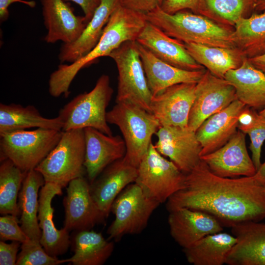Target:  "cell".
Listing matches in <instances>:
<instances>
[{
  "label": "cell",
  "mask_w": 265,
  "mask_h": 265,
  "mask_svg": "<svg viewBox=\"0 0 265 265\" xmlns=\"http://www.w3.org/2000/svg\"><path fill=\"white\" fill-rule=\"evenodd\" d=\"M166 208L169 212L186 208L206 212L223 227L259 222L265 218V186L256 174L235 178L217 176L201 160L186 174L185 188L169 198Z\"/></svg>",
  "instance_id": "cell-1"
},
{
  "label": "cell",
  "mask_w": 265,
  "mask_h": 265,
  "mask_svg": "<svg viewBox=\"0 0 265 265\" xmlns=\"http://www.w3.org/2000/svg\"><path fill=\"white\" fill-rule=\"evenodd\" d=\"M147 20L145 14L119 3L112 13L96 46L86 55L68 64H60L50 75L49 94L53 97L70 94V86L79 72L103 56H108L124 43L136 41Z\"/></svg>",
  "instance_id": "cell-2"
},
{
  "label": "cell",
  "mask_w": 265,
  "mask_h": 265,
  "mask_svg": "<svg viewBox=\"0 0 265 265\" xmlns=\"http://www.w3.org/2000/svg\"><path fill=\"white\" fill-rule=\"evenodd\" d=\"M144 14L148 22L184 43L235 47L232 38L233 30L200 14L186 10L169 14L160 7Z\"/></svg>",
  "instance_id": "cell-3"
},
{
  "label": "cell",
  "mask_w": 265,
  "mask_h": 265,
  "mask_svg": "<svg viewBox=\"0 0 265 265\" xmlns=\"http://www.w3.org/2000/svg\"><path fill=\"white\" fill-rule=\"evenodd\" d=\"M113 93L109 76L102 75L91 91L79 94L60 108L58 116L63 123L62 131L90 127L112 135L106 109Z\"/></svg>",
  "instance_id": "cell-4"
},
{
  "label": "cell",
  "mask_w": 265,
  "mask_h": 265,
  "mask_svg": "<svg viewBox=\"0 0 265 265\" xmlns=\"http://www.w3.org/2000/svg\"><path fill=\"white\" fill-rule=\"evenodd\" d=\"M106 120L121 132L126 147L124 159L138 167L148 151L153 135L161 126L159 121L151 112L126 103H116L107 112Z\"/></svg>",
  "instance_id": "cell-5"
},
{
  "label": "cell",
  "mask_w": 265,
  "mask_h": 265,
  "mask_svg": "<svg viewBox=\"0 0 265 265\" xmlns=\"http://www.w3.org/2000/svg\"><path fill=\"white\" fill-rule=\"evenodd\" d=\"M85 154L84 129L63 131L57 145L35 169L45 182L63 188L73 180L84 177Z\"/></svg>",
  "instance_id": "cell-6"
},
{
  "label": "cell",
  "mask_w": 265,
  "mask_h": 265,
  "mask_svg": "<svg viewBox=\"0 0 265 265\" xmlns=\"http://www.w3.org/2000/svg\"><path fill=\"white\" fill-rule=\"evenodd\" d=\"M62 131L36 128L0 135V159H8L25 172L35 169L59 142Z\"/></svg>",
  "instance_id": "cell-7"
},
{
  "label": "cell",
  "mask_w": 265,
  "mask_h": 265,
  "mask_svg": "<svg viewBox=\"0 0 265 265\" xmlns=\"http://www.w3.org/2000/svg\"><path fill=\"white\" fill-rule=\"evenodd\" d=\"M108 56L115 62L118 72L116 103L134 104L151 112L153 95L136 41L124 43Z\"/></svg>",
  "instance_id": "cell-8"
},
{
  "label": "cell",
  "mask_w": 265,
  "mask_h": 265,
  "mask_svg": "<svg viewBox=\"0 0 265 265\" xmlns=\"http://www.w3.org/2000/svg\"><path fill=\"white\" fill-rule=\"evenodd\" d=\"M160 204L136 183L128 185L111 205V212L114 215V219L107 230L109 238L117 241L124 235L140 233Z\"/></svg>",
  "instance_id": "cell-9"
},
{
  "label": "cell",
  "mask_w": 265,
  "mask_h": 265,
  "mask_svg": "<svg viewBox=\"0 0 265 265\" xmlns=\"http://www.w3.org/2000/svg\"><path fill=\"white\" fill-rule=\"evenodd\" d=\"M186 174L163 158L151 143L137 167L134 183L151 198L161 204L185 187Z\"/></svg>",
  "instance_id": "cell-10"
},
{
  "label": "cell",
  "mask_w": 265,
  "mask_h": 265,
  "mask_svg": "<svg viewBox=\"0 0 265 265\" xmlns=\"http://www.w3.org/2000/svg\"><path fill=\"white\" fill-rule=\"evenodd\" d=\"M236 100L235 89L229 82L206 70L196 84L188 127L195 132L208 117L223 110Z\"/></svg>",
  "instance_id": "cell-11"
},
{
  "label": "cell",
  "mask_w": 265,
  "mask_h": 265,
  "mask_svg": "<svg viewBox=\"0 0 265 265\" xmlns=\"http://www.w3.org/2000/svg\"><path fill=\"white\" fill-rule=\"evenodd\" d=\"M156 134L157 150L168 157L185 174L200 161L201 146L195 132L188 126H160Z\"/></svg>",
  "instance_id": "cell-12"
},
{
  "label": "cell",
  "mask_w": 265,
  "mask_h": 265,
  "mask_svg": "<svg viewBox=\"0 0 265 265\" xmlns=\"http://www.w3.org/2000/svg\"><path fill=\"white\" fill-rule=\"evenodd\" d=\"M63 205L64 227L68 231L91 230L106 218L93 199L90 184L84 177L69 183Z\"/></svg>",
  "instance_id": "cell-13"
},
{
  "label": "cell",
  "mask_w": 265,
  "mask_h": 265,
  "mask_svg": "<svg viewBox=\"0 0 265 265\" xmlns=\"http://www.w3.org/2000/svg\"><path fill=\"white\" fill-rule=\"evenodd\" d=\"M246 134L237 131L223 146L200 157L217 176L235 178L254 176L257 170L246 146Z\"/></svg>",
  "instance_id": "cell-14"
},
{
  "label": "cell",
  "mask_w": 265,
  "mask_h": 265,
  "mask_svg": "<svg viewBox=\"0 0 265 265\" xmlns=\"http://www.w3.org/2000/svg\"><path fill=\"white\" fill-rule=\"evenodd\" d=\"M196 83H182L171 86L153 96L151 113L161 126L187 127L193 103Z\"/></svg>",
  "instance_id": "cell-15"
},
{
  "label": "cell",
  "mask_w": 265,
  "mask_h": 265,
  "mask_svg": "<svg viewBox=\"0 0 265 265\" xmlns=\"http://www.w3.org/2000/svg\"><path fill=\"white\" fill-rule=\"evenodd\" d=\"M169 212L170 235L183 248L188 247L208 235L223 230V226L214 217L200 211L180 208Z\"/></svg>",
  "instance_id": "cell-16"
},
{
  "label": "cell",
  "mask_w": 265,
  "mask_h": 265,
  "mask_svg": "<svg viewBox=\"0 0 265 265\" xmlns=\"http://www.w3.org/2000/svg\"><path fill=\"white\" fill-rule=\"evenodd\" d=\"M84 166L92 183L109 164L124 157L125 141L119 135H108L93 128L84 129Z\"/></svg>",
  "instance_id": "cell-17"
},
{
  "label": "cell",
  "mask_w": 265,
  "mask_h": 265,
  "mask_svg": "<svg viewBox=\"0 0 265 265\" xmlns=\"http://www.w3.org/2000/svg\"><path fill=\"white\" fill-rule=\"evenodd\" d=\"M136 42L173 66L188 71L205 69L189 54L184 43L170 37L147 21Z\"/></svg>",
  "instance_id": "cell-18"
},
{
  "label": "cell",
  "mask_w": 265,
  "mask_h": 265,
  "mask_svg": "<svg viewBox=\"0 0 265 265\" xmlns=\"http://www.w3.org/2000/svg\"><path fill=\"white\" fill-rule=\"evenodd\" d=\"M137 176V167L123 158L108 165L90 184L93 199L106 217L117 196L128 185L134 183Z\"/></svg>",
  "instance_id": "cell-19"
},
{
  "label": "cell",
  "mask_w": 265,
  "mask_h": 265,
  "mask_svg": "<svg viewBox=\"0 0 265 265\" xmlns=\"http://www.w3.org/2000/svg\"><path fill=\"white\" fill-rule=\"evenodd\" d=\"M44 25L47 30L45 41L70 43L81 35L87 24L84 16H77L64 0H40Z\"/></svg>",
  "instance_id": "cell-20"
},
{
  "label": "cell",
  "mask_w": 265,
  "mask_h": 265,
  "mask_svg": "<svg viewBox=\"0 0 265 265\" xmlns=\"http://www.w3.org/2000/svg\"><path fill=\"white\" fill-rule=\"evenodd\" d=\"M246 106L238 100L206 119L195 131L202 150L200 157L225 145L237 132L238 117Z\"/></svg>",
  "instance_id": "cell-21"
},
{
  "label": "cell",
  "mask_w": 265,
  "mask_h": 265,
  "mask_svg": "<svg viewBox=\"0 0 265 265\" xmlns=\"http://www.w3.org/2000/svg\"><path fill=\"white\" fill-rule=\"evenodd\" d=\"M62 187L55 184L45 182L39 193L38 219L41 231L40 242L51 256L56 257L65 253L71 244L66 228L58 230L53 220L52 202L56 195L62 194Z\"/></svg>",
  "instance_id": "cell-22"
},
{
  "label": "cell",
  "mask_w": 265,
  "mask_h": 265,
  "mask_svg": "<svg viewBox=\"0 0 265 265\" xmlns=\"http://www.w3.org/2000/svg\"><path fill=\"white\" fill-rule=\"evenodd\" d=\"M237 239L226 262L229 265H265V223L248 221L231 228Z\"/></svg>",
  "instance_id": "cell-23"
},
{
  "label": "cell",
  "mask_w": 265,
  "mask_h": 265,
  "mask_svg": "<svg viewBox=\"0 0 265 265\" xmlns=\"http://www.w3.org/2000/svg\"><path fill=\"white\" fill-rule=\"evenodd\" d=\"M120 0H102L80 37L62 43L58 54L61 63H73L89 53L98 44L104 29Z\"/></svg>",
  "instance_id": "cell-24"
},
{
  "label": "cell",
  "mask_w": 265,
  "mask_h": 265,
  "mask_svg": "<svg viewBox=\"0 0 265 265\" xmlns=\"http://www.w3.org/2000/svg\"><path fill=\"white\" fill-rule=\"evenodd\" d=\"M137 45L153 96L175 84L197 83L206 71L205 69L188 71L178 68L159 59L137 43Z\"/></svg>",
  "instance_id": "cell-25"
},
{
  "label": "cell",
  "mask_w": 265,
  "mask_h": 265,
  "mask_svg": "<svg viewBox=\"0 0 265 265\" xmlns=\"http://www.w3.org/2000/svg\"><path fill=\"white\" fill-rule=\"evenodd\" d=\"M224 79L235 88L238 100L246 106L259 111L265 108V73L247 58L240 67L228 71Z\"/></svg>",
  "instance_id": "cell-26"
},
{
  "label": "cell",
  "mask_w": 265,
  "mask_h": 265,
  "mask_svg": "<svg viewBox=\"0 0 265 265\" xmlns=\"http://www.w3.org/2000/svg\"><path fill=\"white\" fill-rule=\"evenodd\" d=\"M45 183L39 171L31 170L26 173L18 196L21 227L28 238L36 242H40L41 237L38 219V191Z\"/></svg>",
  "instance_id": "cell-27"
},
{
  "label": "cell",
  "mask_w": 265,
  "mask_h": 265,
  "mask_svg": "<svg viewBox=\"0 0 265 265\" xmlns=\"http://www.w3.org/2000/svg\"><path fill=\"white\" fill-rule=\"evenodd\" d=\"M63 123L57 116L46 118L32 105L0 104V135L31 128L62 131Z\"/></svg>",
  "instance_id": "cell-28"
},
{
  "label": "cell",
  "mask_w": 265,
  "mask_h": 265,
  "mask_svg": "<svg viewBox=\"0 0 265 265\" xmlns=\"http://www.w3.org/2000/svg\"><path fill=\"white\" fill-rule=\"evenodd\" d=\"M189 54L212 74L224 79L231 70L240 66L245 57L237 48L209 46L196 43H184Z\"/></svg>",
  "instance_id": "cell-29"
},
{
  "label": "cell",
  "mask_w": 265,
  "mask_h": 265,
  "mask_svg": "<svg viewBox=\"0 0 265 265\" xmlns=\"http://www.w3.org/2000/svg\"><path fill=\"white\" fill-rule=\"evenodd\" d=\"M237 241L234 235L220 232L204 237L183 251L194 265H222Z\"/></svg>",
  "instance_id": "cell-30"
},
{
  "label": "cell",
  "mask_w": 265,
  "mask_h": 265,
  "mask_svg": "<svg viewBox=\"0 0 265 265\" xmlns=\"http://www.w3.org/2000/svg\"><path fill=\"white\" fill-rule=\"evenodd\" d=\"M72 239L74 254L66 259L73 265H102L112 254L114 244L106 240L101 233L93 230L76 231Z\"/></svg>",
  "instance_id": "cell-31"
},
{
  "label": "cell",
  "mask_w": 265,
  "mask_h": 265,
  "mask_svg": "<svg viewBox=\"0 0 265 265\" xmlns=\"http://www.w3.org/2000/svg\"><path fill=\"white\" fill-rule=\"evenodd\" d=\"M232 38L235 47L246 58L265 53V11L238 20Z\"/></svg>",
  "instance_id": "cell-32"
},
{
  "label": "cell",
  "mask_w": 265,
  "mask_h": 265,
  "mask_svg": "<svg viewBox=\"0 0 265 265\" xmlns=\"http://www.w3.org/2000/svg\"><path fill=\"white\" fill-rule=\"evenodd\" d=\"M256 0H200L198 14L227 26L255 11Z\"/></svg>",
  "instance_id": "cell-33"
},
{
  "label": "cell",
  "mask_w": 265,
  "mask_h": 265,
  "mask_svg": "<svg viewBox=\"0 0 265 265\" xmlns=\"http://www.w3.org/2000/svg\"><path fill=\"white\" fill-rule=\"evenodd\" d=\"M8 159L0 160V213L19 216L17 198L26 173Z\"/></svg>",
  "instance_id": "cell-34"
},
{
  "label": "cell",
  "mask_w": 265,
  "mask_h": 265,
  "mask_svg": "<svg viewBox=\"0 0 265 265\" xmlns=\"http://www.w3.org/2000/svg\"><path fill=\"white\" fill-rule=\"evenodd\" d=\"M238 128L249 136L251 158L257 171L262 164L261 150L265 140V117L257 110L246 106L239 116Z\"/></svg>",
  "instance_id": "cell-35"
},
{
  "label": "cell",
  "mask_w": 265,
  "mask_h": 265,
  "mask_svg": "<svg viewBox=\"0 0 265 265\" xmlns=\"http://www.w3.org/2000/svg\"><path fill=\"white\" fill-rule=\"evenodd\" d=\"M21 244L16 262L17 265H58L67 263L66 259L59 260L50 255L40 242L28 238Z\"/></svg>",
  "instance_id": "cell-36"
},
{
  "label": "cell",
  "mask_w": 265,
  "mask_h": 265,
  "mask_svg": "<svg viewBox=\"0 0 265 265\" xmlns=\"http://www.w3.org/2000/svg\"><path fill=\"white\" fill-rule=\"evenodd\" d=\"M0 240L17 241L21 243L29 238L19 225L17 216L5 214L0 217Z\"/></svg>",
  "instance_id": "cell-37"
},
{
  "label": "cell",
  "mask_w": 265,
  "mask_h": 265,
  "mask_svg": "<svg viewBox=\"0 0 265 265\" xmlns=\"http://www.w3.org/2000/svg\"><path fill=\"white\" fill-rule=\"evenodd\" d=\"M200 1V0H165L160 8L169 14H174L186 9L198 14Z\"/></svg>",
  "instance_id": "cell-38"
},
{
  "label": "cell",
  "mask_w": 265,
  "mask_h": 265,
  "mask_svg": "<svg viewBox=\"0 0 265 265\" xmlns=\"http://www.w3.org/2000/svg\"><path fill=\"white\" fill-rule=\"evenodd\" d=\"M20 242L12 241L7 243L4 241H0V265H15L18 257V252L20 246Z\"/></svg>",
  "instance_id": "cell-39"
},
{
  "label": "cell",
  "mask_w": 265,
  "mask_h": 265,
  "mask_svg": "<svg viewBox=\"0 0 265 265\" xmlns=\"http://www.w3.org/2000/svg\"><path fill=\"white\" fill-rule=\"evenodd\" d=\"M165 0H120L122 6L144 14L161 7Z\"/></svg>",
  "instance_id": "cell-40"
},
{
  "label": "cell",
  "mask_w": 265,
  "mask_h": 265,
  "mask_svg": "<svg viewBox=\"0 0 265 265\" xmlns=\"http://www.w3.org/2000/svg\"><path fill=\"white\" fill-rule=\"evenodd\" d=\"M65 1H72L78 4L82 10L86 22L92 18L95 11L100 5L102 0H64Z\"/></svg>",
  "instance_id": "cell-41"
},
{
  "label": "cell",
  "mask_w": 265,
  "mask_h": 265,
  "mask_svg": "<svg viewBox=\"0 0 265 265\" xmlns=\"http://www.w3.org/2000/svg\"><path fill=\"white\" fill-rule=\"evenodd\" d=\"M15 2L23 3L31 8H33L36 5V2L34 0H0V21L1 22L7 20L9 16L8 7L12 3Z\"/></svg>",
  "instance_id": "cell-42"
},
{
  "label": "cell",
  "mask_w": 265,
  "mask_h": 265,
  "mask_svg": "<svg viewBox=\"0 0 265 265\" xmlns=\"http://www.w3.org/2000/svg\"><path fill=\"white\" fill-rule=\"evenodd\" d=\"M247 59L255 68L265 73V53L255 57L247 58Z\"/></svg>",
  "instance_id": "cell-43"
},
{
  "label": "cell",
  "mask_w": 265,
  "mask_h": 265,
  "mask_svg": "<svg viewBox=\"0 0 265 265\" xmlns=\"http://www.w3.org/2000/svg\"><path fill=\"white\" fill-rule=\"evenodd\" d=\"M256 175L260 181L265 185V162L261 164L260 167L257 170Z\"/></svg>",
  "instance_id": "cell-44"
},
{
  "label": "cell",
  "mask_w": 265,
  "mask_h": 265,
  "mask_svg": "<svg viewBox=\"0 0 265 265\" xmlns=\"http://www.w3.org/2000/svg\"><path fill=\"white\" fill-rule=\"evenodd\" d=\"M265 11V0H256L255 11Z\"/></svg>",
  "instance_id": "cell-45"
},
{
  "label": "cell",
  "mask_w": 265,
  "mask_h": 265,
  "mask_svg": "<svg viewBox=\"0 0 265 265\" xmlns=\"http://www.w3.org/2000/svg\"><path fill=\"white\" fill-rule=\"evenodd\" d=\"M259 113L261 115H262L263 116H264V117H265V108L263 109H262V110L260 111L259 112Z\"/></svg>",
  "instance_id": "cell-46"
},
{
  "label": "cell",
  "mask_w": 265,
  "mask_h": 265,
  "mask_svg": "<svg viewBox=\"0 0 265 265\" xmlns=\"http://www.w3.org/2000/svg\"></svg>",
  "instance_id": "cell-47"
}]
</instances>
